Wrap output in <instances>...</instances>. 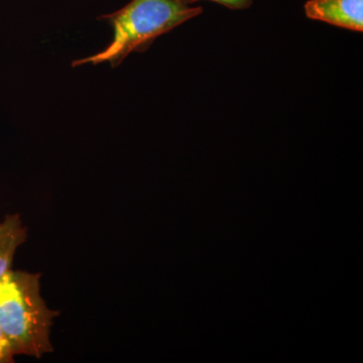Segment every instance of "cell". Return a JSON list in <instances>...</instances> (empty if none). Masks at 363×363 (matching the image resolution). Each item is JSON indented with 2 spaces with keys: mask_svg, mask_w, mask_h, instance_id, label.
Wrapping results in <instances>:
<instances>
[{
  "mask_svg": "<svg viewBox=\"0 0 363 363\" xmlns=\"http://www.w3.org/2000/svg\"><path fill=\"white\" fill-rule=\"evenodd\" d=\"M202 13V6H183L175 0H131L116 13L99 18L113 28L111 44L93 56L76 60L72 66L108 62L116 68L131 52L147 51L157 38Z\"/></svg>",
  "mask_w": 363,
  "mask_h": 363,
  "instance_id": "obj_1",
  "label": "cell"
},
{
  "mask_svg": "<svg viewBox=\"0 0 363 363\" xmlns=\"http://www.w3.org/2000/svg\"><path fill=\"white\" fill-rule=\"evenodd\" d=\"M40 274L9 271L0 278V328L14 354L40 358L52 352L51 329L60 312L40 295Z\"/></svg>",
  "mask_w": 363,
  "mask_h": 363,
  "instance_id": "obj_2",
  "label": "cell"
},
{
  "mask_svg": "<svg viewBox=\"0 0 363 363\" xmlns=\"http://www.w3.org/2000/svg\"><path fill=\"white\" fill-rule=\"evenodd\" d=\"M305 13L311 20L363 32V0H309Z\"/></svg>",
  "mask_w": 363,
  "mask_h": 363,
  "instance_id": "obj_3",
  "label": "cell"
},
{
  "mask_svg": "<svg viewBox=\"0 0 363 363\" xmlns=\"http://www.w3.org/2000/svg\"><path fill=\"white\" fill-rule=\"evenodd\" d=\"M28 230L20 214H9L0 221V278L11 271L16 250L26 242Z\"/></svg>",
  "mask_w": 363,
  "mask_h": 363,
  "instance_id": "obj_4",
  "label": "cell"
},
{
  "mask_svg": "<svg viewBox=\"0 0 363 363\" xmlns=\"http://www.w3.org/2000/svg\"><path fill=\"white\" fill-rule=\"evenodd\" d=\"M175 1L183 4V6H190V4L202 1V0H175ZM206 1L216 2V4H221L227 9H233V11H242V9H250L253 4V0H206Z\"/></svg>",
  "mask_w": 363,
  "mask_h": 363,
  "instance_id": "obj_5",
  "label": "cell"
},
{
  "mask_svg": "<svg viewBox=\"0 0 363 363\" xmlns=\"http://www.w3.org/2000/svg\"><path fill=\"white\" fill-rule=\"evenodd\" d=\"M14 357L16 354H14L13 347H11L6 334L0 328V363L13 362Z\"/></svg>",
  "mask_w": 363,
  "mask_h": 363,
  "instance_id": "obj_6",
  "label": "cell"
}]
</instances>
